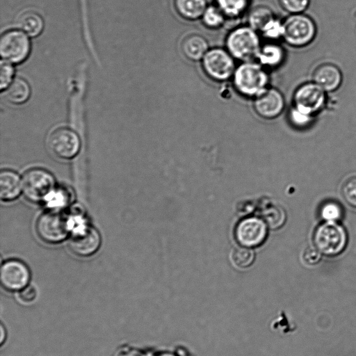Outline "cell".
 Listing matches in <instances>:
<instances>
[{
    "label": "cell",
    "mask_w": 356,
    "mask_h": 356,
    "mask_svg": "<svg viewBox=\"0 0 356 356\" xmlns=\"http://www.w3.org/2000/svg\"><path fill=\"white\" fill-rule=\"evenodd\" d=\"M232 81L240 95L254 99L269 87L270 76L257 61H245L236 66Z\"/></svg>",
    "instance_id": "6da1fadb"
},
{
    "label": "cell",
    "mask_w": 356,
    "mask_h": 356,
    "mask_svg": "<svg viewBox=\"0 0 356 356\" xmlns=\"http://www.w3.org/2000/svg\"><path fill=\"white\" fill-rule=\"evenodd\" d=\"M261 45L260 34L248 24L234 27L225 38V48L241 62L256 60Z\"/></svg>",
    "instance_id": "7a4b0ae2"
},
{
    "label": "cell",
    "mask_w": 356,
    "mask_h": 356,
    "mask_svg": "<svg viewBox=\"0 0 356 356\" xmlns=\"http://www.w3.org/2000/svg\"><path fill=\"white\" fill-rule=\"evenodd\" d=\"M236 59L226 48H210L203 58L201 65L205 74L216 82L232 80L236 68Z\"/></svg>",
    "instance_id": "3957f363"
},
{
    "label": "cell",
    "mask_w": 356,
    "mask_h": 356,
    "mask_svg": "<svg viewBox=\"0 0 356 356\" xmlns=\"http://www.w3.org/2000/svg\"><path fill=\"white\" fill-rule=\"evenodd\" d=\"M316 33L312 18L302 13L290 14L282 21L284 41L293 47H302L309 44Z\"/></svg>",
    "instance_id": "277c9868"
},
{
    "label": "cell",
    "mask_w": 356,
    "mask_h": 356,
    "mask_svg": "<svg viewBox=\"0 0 356 356\" xmlns=\"http://www.w3.org/2000/svg\"><path fill=\"white\" fill-rule=\"evenodd\" d=\"M22 183L24 196L34 203L44 202L54 191L55 186L53 176L48 171L39 168L27 170Z\"/></svg>",
    "instance_id": "5b68a950"
},
{
    "label": "cell",
    "mask_w": 356,
    "mask_h": 356,
    "mask_svg": "<svg viewBox=\"0 0 356 356\" xmlns=\"http://www.w3.org/2000/svg\"><path fill=\"white\" fill-rule=\"evenodd\" d=\"M69 221L60 211H49L38 218L35 229L39 238L47 243H58L64 241L69 233Z\"/></svg>",
    "instance_id": "8992f818"
},
{
    "label": "cell",
    "mask_w": 356,
    "mask_h": 356,
    "mask_svg": "<svg viewBox=\"0 0 356 356\" xmlns=\"http://www.w3.org/2000/svg\"><path fill=\"white\" fill-rule=\"evenodd\" d=\"M316 248L325 255H336L341 252L347 243L344 228L336 222H325L321 225L314 236Z\"/></svg>",
    "instance_id": "52a82bcc"
},
{
    "label": "cell",
    "mask_w": 356,
    "mask_h": 356,
    "mask_svg": "<svg viewBox=\"0 0 356 356\" xmlns=\"http://www.w3.org/2000/svg\"><path fill=\"white\" fill-rule=\"evenodd\" d=\"M293 101L295 108L313 116L324 106L326 92L314 81L306 83L296 90Z\"/></svg>",
    "instance_id": "ba28073f"
},
{
    "label": "cell",
    "mask_w": 356,
    "mask_h": 356,
    "mask_svg": "<svg viewBox=\"0 0 356 356\" xmlns=\"http://www.w3.org/2000/svg\"><path fill=\"white\" fill-rule=\"evenodd\" d=\"M51 152L62 159L74 158L79 152L81 141L78 135L67 127L54 129L47 140Z\"/></svg>",
    "instance_id": "9c48e42d"
},
{
    "label": "cell",
    "mask_w": 356,
    "mask_h": 356,
    "mask_svg": "<svg viewBox=\"0 0 356 356\" xmlns=\"http://www.w3.org/2000/svg\"><path fill=\"white\" fill-rule=\"evenodd\" d=\"M30 42L22 32L10 30L2 34L0 39V54L6 60L19 63L29 56Z\"/></svg>",
    "instance_id": "30bf717a"
},
{
    "label": "cell",
    "mask_w": 356,
    "mask_h": 356,
    "mask_svg": "<svg viewBox=\"0 0 356 356\" xmlns=\"http://www.w3.org/2000/svg\"><path fill=\"white\" fill-rule=\"evenodd\" d=\"M285 108V99L281 91L268 87L253 99V108L262 118L273 120L281 115Z\"/></svg>",
    "instance_id": "8fae6325"
},
{
    "label": "cell",
    "mask_w": 356,
    "mask_h": 356,
    "mask_svg": "<svg viewBox=\"0 0 356 356\" xmlns=\"http://www.w3.org/2000/svg\"><path fill=\"white\" fill-rule=\"evenodd\" d=\"M101 237L92 227L86 226L75 230L70 236L68 246L71 251L81 257H88L99 250Z\"/></svg>",
    "instance_id": "7c38bea8"
},
{
    "label": "cell",
    "mask_w": 356,
    "mask_h": 356,
    "mask_svg": "<svg viewBox=\"0 0 356 356\" xmlns=\"http://www.w3.org/2000/svg\"><path fill=\"white\" fill-rule=\"evenodd\" d=\"M1 285L7 290L17 291L24 289L30 279L27 266L16 259L6 261L1 268Z\"/></svg>",
    "instance_id": "4fadbf2b"
},
{
    "label": "cell",
    "mask_w": 356,
    "mask_h": 356,
    "mask_svg": "<svg viewBox=\"0 0 356 356\" xmlns=\"http://www.w3.org/2000/svg\"><path fill=\"white\" fill-rule=\"evenodd\" d=\"M266 233L264 222L257 218H248L241 220L235 230L237 241L247 247L257 246L262 243Z\"/></svg>",
    "instance_id": "5bb4252c"
},
{
    "label": "cell",
    "mask_w": 356,
    "mask_h": 356,
    "mask_svg": "<svg viewBox=\"0 0 356 356\" xmlns=\"http://www.w3.org/2000/svg\"><path fill=\"white\" fill-rule=\"evenodd\" d=\"M313 81L326 92H332L340 86L342 74L337 66L332 64H323L314 72Z\"/></svg>",
    "instance_id": "9a60e30c"
},
{
    "label": "cell",
    "mask_w": 356,
    "mask_h": 356,
    "mask_svg": "<svg viewBox=\"0 0 356 356\" xmlns=\"http://www.w3.org/2000/svg\"><path fill=\"white\" fill-rule=\"evenodd\" d=\"M285 58L284 49L276 41L262 44L256 58L259 64L267 70L278 67Z\"/></svg>",
    "instance_id": "2e32d148"
},
{
    "label": "cell",
    "mask_w": 356,
    "mask_h": 356,
    "mask_svg": "<svg viewBox=\"0 0 356 356\" xmlns=\"http://www.w3.org/2000/svg\"><path fill=\"white\" fill-rule=\"evenodd\" d=\"M209 49L207 40L200 34L187 35L181 43L184 55L192 61H201Z\"/></svg>",
    "instance_id": "e0dca14e"
},
{
    "label": "cell",
    "mask_w": 356,
    "mask_h": 356,
    "mask_svg": "<svg viewBox=\"0 0 356 356\" xmlns=\"http://www.w3.org/2000/svg\"><path fill=\"white\" fill-rule=\"evenodd\" d=\"M22 183L19 175L14 171L3 170L0 173V197L2 201L9 202L16 199L21 192Z\"/></svg>",
    "instance_id": "ac0fdd59"
},
{
    "label": "cell",
    "mask_w": 356,
    "mask_h": 356,
    "mask_svg": "<svg viewBox=\"0 0 356 356\" xmlns=\"http://www.w3.org/2000/svg\"><path fill=\"white\" fill-rule=\"evenodd\" d=\"M208 6L207 0H174L178 15L189 21L200 19Z\"/></svg>",
    "instance_id": "d6986e66"
},
{
    "label": "cell",
    "mask_w": 356,
    "mask_h": 356,
    "mask_svg": "<svg viewBox=\"0 0 356 356\" xmlns=\"http://www.w3.org/2000/svg\"><path fill=\"white\" fill-rule=\"evenodd\" d=\"M277 17L273 10L266 6H258L253 8L248 17V25L259 34Z\"/></svg>",
    "instance_id": "ffe728a7"
},
{
    "label": "cell",
    "mask_w": 356,
    "mask_h": 356,
    "mask_svg": "<svg viewBox=\"0 0 356 356\" xmlns=\"http://www.w3.org/2000/svg\"><path fill=\"white\" fill-rule=\"evenodd\" d=\"M262 219L272 229L282 227L286 220V213L284 209L279 204L267 202L260 207Z\"/></svg>",
    "instance_id": "44dd1931"
},
{
    "label": "cell",
    "mask_w": 356,
    "mask_h": 356,
    "mask_svg": "<svg viewBox=\"0 0 356 356\" xmlns=\"http://www.w3.org/2000/svg\"><path fill=\"white\" fill-rule=\"evenodd\" d=\"M19 28L30 36H36L43 29L41 16L33 10H26L17 18Z\"/></svg>",
    "instance_id": "7402d4cb"
},
{
    "label": "cell",
    "mask_w": 356,
    "mask_h": 356,
    "mask_svg": "<svg viewBox=\"0 0 356 356\" xmlns=\"http://www.w3.org/2000/svg\"><path fill=\"white\" fill-rule=\"evenodd\" d=\"M250 0H216V5L227 19H235L246 13Z\"/></svg>",
    "instance_id": "603a6c76"
},
{
    "label": "cell",
    "mask_w": 356,
    "mask_h": 356,
    "mask_svg": "<svg viewBox=\"0 0 356 356\" xmlns=\"http://www.w3.org/2000/svg\"><path fill=\"white\" fill-rule=\"evenodd\" d=\"M30 95V87L22 79H15L8 86L6 91V99L13 104H22L26 102Z\"/></svg>",
    "instance_id": "cb8c5ba5"
},
{
    "label": "cell",
    "mask_w": 356,
    "mask_h": 356,
    "mask_svg": "<svg viewBox=\"0 0 356 356\" xmlns=\"http://www.w3.org/2000/svg\"><path fill=\"white\" fill-rule=\"evenodd\" d=\"M204 26L209 29H218L227 18L216 5H209L200 18Z\"/></svg>",
    "instance_id": "d4e9b609"
},
{
    "label": "cell",
    "mask_w": 356,
    "mask_h": 356,
    "mask_svg": "<svg viewBox=\"0 0 356 356\" xmlns=\"http://www.w3.org/2000/svg\"><path fill=\"white\" fill-rule=\"evenodd\" d=\"M254 258L252 250L246 248H236L232 253L233 263L240 268L249 266L254 261Z\"/></svg>",
    "instance_id": "484cf974"
},
{
    "label": "cell",
    "mask_w": 356,
    "mask_h": 356,
    "mask_svg": "<svg viewBox=\"0 0 356 356\" xmlns=\"http://www.w3.org/2000/svg\"><path fill=\"white\" fill-rule=\"evenodd\" d=\"M342 215L340 206L334 202H329L323 205L321 216L327 222H336Z\"/></svg>",
    "instance_id": "4316f807"
},
{
    "label": "cell",
    "mask_w": 356,
    "mask_h": 356,
    "mask_svg": "<svg viewBox=\"0 0 356 356\" xmlns=\"http://www.w3.org/2000/svg\"><path fill=\"white\" fill-rule=\"evenodd\" d=\"M309 2L310 0H279L281 7L289 14L302 13Z\"/></svg>",
    "instance_id": "83f0119b"
},
{
    "label": "cell",
    "mask_w": 356,
    "mask_h": 356,
    "mask_svg": "<svg viewBox=\"0 0 356 356\" xmlns=\"http://www.w3.org/2000/svg\"><path fill=\"white\" fill-rule=\"evenodd\" d=\"M341 191L345 200L356 207V177L348 179L343 184Z\"/></svg>",
    "instance_id": "f1b7e54d"
},
{
    "label": "cell",
    "mask_w": 356,
    "mask_h": 356,
    "mask_svg": "<svg viewBox=\"0 0 356 356\" xmlns=\"http://www.w3.org/2000/svg\"><path fill=\"white\" fill-rule=\"evenodd\" d=\"M289 119L296 127H303L310 124L313 116L305 114L293 106L289 112Z\"/></svg>",
    "instance_id": "f546056e"
},
{
    "label": "cell",
    "mask_w": 356,
    "mask_h": 356,
    "mask_svg": "<svg viewBox=\"0 0 356 356\" xmlns=\"http://www.w3.org/2000/svg\"><path fill=\"white\" fill-rule=\"evenodd\" d=\"M13 75V68L9 63L1 61V72H0V88L3 89L7 88L10 82Z\"/></svg>",
    "instance_id": "4dcf8cb0"
},
{
    "label": "cell",
    "mask_w": 356,
    "mask_h": 356,
    "mask_svg": "<svg viewBox=\"0 0 356 356\" xmlns=\"http://www.w3.org/2000/svg\"><path fill=\"white\" fill-rule=\"evenodd\" d=\"M321 252L314 248H307L302 253V260L308 265L317 264L321 259Z\"/></svg>",
    "instance_id": "1f68e13d"
},
{
    "label": "cell",
    "mask_w": 356,
    "mask_h": 356,
    "mask_svg": "<svg viewBox=\"0 0 356 356\" xmlns=\"http://www.w3.org/2000/svg\"><path fill=\"white\" fill-rule=\"evenodd\" d=\"M36 296V291L33 286H27L22 289L19 293L20 298L26 302L33 301Z\"/></svg>",
    "instance_id": "d6a6232c"
},
{
    "label": "cell",
    "mask_w": 356,
    "mask_h": 356,
    "mask_svg": "<svg viewBox=\"0 0 356 356\" xmlns=\"http://www.w3.org/2000/svg\"><path fill=\"white\" fill-rule=\"evenodd\" d=\"M116 356H143V355L135 349L127 348L121 350Z\"/></svg>",
    "instance_id": "836d02e7"
},
{
    "label": "cell",
    "mask_w": 356,
    "mask_h": 356,
    "mask_svg": "<svg viewBox=\"0 0 356 356\" xmlns=\"http://www.w3.org/2000/svg\"><path fill=\"white\" fill-rule=\"evenodd\" d=\"M4 329L3 325L1 326V343L2 344L4 340Z\"/></svg>",
    "instance_id": "e575fe53"
},
{
    "label": "cell",
    "mask_w": 356,
    "mask_h": 356,
    "mask_svg": "<svg viewBox=\"0 0 356 356\" xmlns=\"http://www.w3.org/2000/svg\"><path fill=\"white\" fill-rule=\"evenodd\" d=\"M158 356H173V355H172L170 354H161V355H159Z\"/></svg>",
    "instance_id": "d590c367"
}]
</instances>
